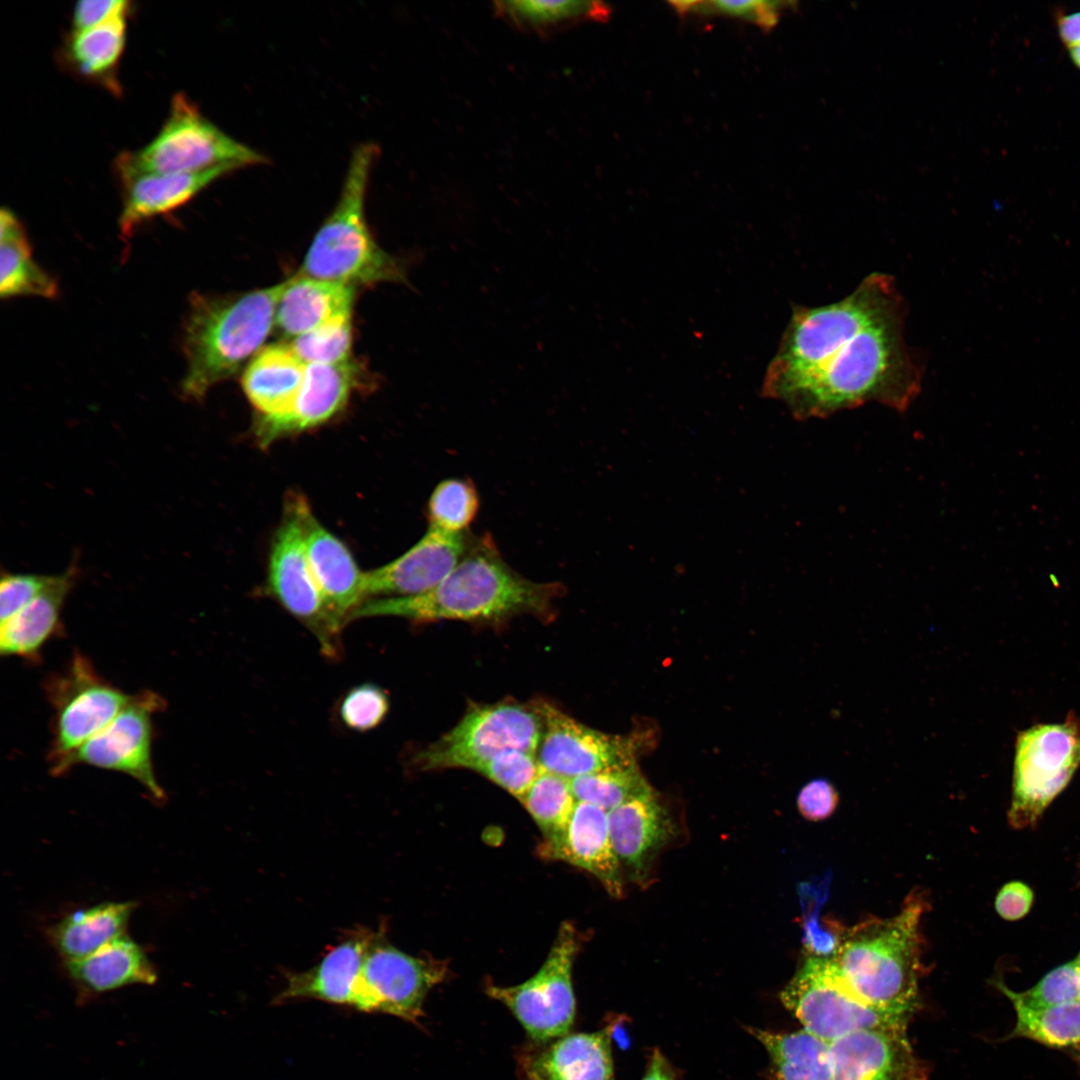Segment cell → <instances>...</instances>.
Returning a JSON list of instances; mask_svg holds the SVG:
<instances>
[{
	"mask_svg": "<svg viewBox=\"0 0 1080 1080\" xmlns=\"http://www.w3.org/2000/svg\"><path fill=\"white\" fill-rule=\"evenodd\" d=\"M1016 1013L1013 1029L1004 1038H1024L1060 1051L1080 1067V1002L1048 1008H1029L1012 1003Z\"/></svg>",
	"mask_w": 1080,
	"mask_h": 1080,
	"instance_id": "obj_33",
	"label": "cell"
},
{
	"mask_svg": "<svg viewBox=\"0 0 1080 1080\" xmlns=\"http://www.w3.org/2000/svg\"><path fill=\"white\" fill-rule=\"evenodd\" d=\"M565 592L559 582H535L512 568L489 534L474 535L465 554L430 590L413 596L366 600L351 620L395 616L414 622H500L528 614L552 616Z\"/></svg>",
	"mask_w": 1080,
	"mask_h": 1080,
	"instance_id": "obj_2",
	"label": "cell"
},
{
	"mask_svg": "<svg viewBox=\"0 0 1080 1080\" xmlns=\"http://www.w3.org/2000/svg\"><path fill=\"white\" fill-rule=\"evenodd\" d=\"M354 298L355 286L297 274L285 281L275 312L276 328L294 339L351 315Z\"/></svg>",
	"mask_w": 1080,
	"mask_h": 1080,
	"instance_id": "obj_25",
	"label": "cell"
},
{
	"mask_svg": "<svg viewBox=\"0 0 1080 1080\" xmlns=\"http://www.w3.org/2000/svg\"><path fill=\"white\" fill-rule=\"evenodd\" d=\"M474 771L519 800L537 777L540 765L536 754L508 749L482 763Z\"/></svg>",
	"mask_w": 1080,
	"mask_h": 1080,
	"instance_id": "obj_40",
	"label": "cell"
},
{
	"mask_svg": "<svg viewBox=\"0 0 1080 1080\" xmlns=\"http://www.w3.org/2000/svg\"><path fill=\"white\" fill-rule=\"evenodd\" d=\"M303 523L311 572L327 608L344 627L367 598L365 573L359 570L346 545L318 522L309 504Z\"/></svg>",
	"mask_w": 1080,
	"mask_h": 1080,
	"instance_id": "obj_21",
	"label": "cell"
},
{
	"mask_svg": "<svg viewBox=\"0 0 1080 1080\" xmlns=\"http://www.w3.org/2000/svg\"><path fill=\"white\" fill-rule=\"evenodd\" d=\"M53 708V740L48 755L54 775L66 772L70 757L105 728L127 705V695L104 680L87 657H72L65 671L46 682Z\"/></svg>",
	"mask_w": 1080,
	"mask_h": 1080,
	"instance_id": "obj_12",
	"label": "cell"
},
{
	"mask_svg": "<svg viewBox=\"0 0 1080 1080\" xmlns=\"http://www.w3.org/2000/svg\"><path fill=\"white\" fill-rule=\"evenodd\" d=\"M55 575L6 573L0 582L1 623L12 617L54 581Z\"/></svg>",
	"mask_w": 1080,
	"mask_h": 1080,
	"instance_id": "obj_43",
	"label": "cell"
},
{
	"mask_svg": "<svg viewBox=\"0 0 1080 1080\" xmlns=\"http://www.w3.org/2000/svg\"><path fill=\"white\" fill-rule=\"evenodd\" d=\"M479 507V494L471 480L445 479L437 484L428 500L429 527L449 533L467 532Z\"/></svg>",
	"mask_w": 1080,
	"mask_h": 1080,
	"instance_id": "obj_37",
	"label": "cell"
},
{
	"mask_svg": "<svg viewBox=\"0 0 1080 1080\" xmlns=\"http://www.w3.org/2000/svg\"><path fill=\"white\" fill-rule=\"evenodd\" d=\"M359 367L350 361L309 364L301 392L292 409L279 417L257 418L255 434L261 446L326 423L346 406L358 384Z\"/></svg>",
	"mask_w": 1080,
	"mask_h": 1080,
	"instance_id": "obj_17",
	"label": "cell"
},
{
	"mask_svg": "<svg viewBox=\"0 0 1080 1080\" xmlns=\"http://www.w3.org/2000/svg\"><path fill=\"white\" fill-rule=\"evenodd\" d=\"M1075 959H1076V960H1077V962H1078V963L1080 964V952H1079L1078 956H1077V957H1076Z\"/></svg>",
	"mask_w": 1080,
	"mask_h": 1080,
	"instance_id": "obj_50",
	"label": "cell"
},
{
	"mask_svg": "<svg viewBox=\"0 0 1080 1080\" xmlns=\"http://www.w3.org/2000/svg\"><path fill=\"white\" fill-rule=\"evenodd\" d=\"M495 14L505 22L527 33L548 36L584 21H602L610 15L603 2L584 0L495 1Z\"/></svg>",
	"mask_w": 1080,
	"mask_h": 1080,
	"instance_id": "obj_31",
	"label": "cell"
},
{
	"mask_svg": "<svg viewBox=\"0 0 1080 1080\" xmlns=\"http://www.w3.org/2000/svg\"><path fill=\"white\" fill-rule=\"evenodd\" d=\"M542 720L533 704L513 701L474 704L463 718L413 758L417 768L475 770L498 753L519 749L536 754Z\"/></svg>",
	"mask_w": 1080,
	"mask_h": 1080,
	"instance_id": "obj_9",
	"label": "cell"
},
{
	"mask_svg": "<svg viewBox=\"0 0 1080 1080\" xmlns=\"http://www.w3.org/2000/svg\"><path fill=\"white\" fill-rule=\"evenodd\" d=\"M541 855L579 867L595 876L613 897L623 895L621 863L613 848L608 812L577 801L566 825L543 840Z\"/></svg>",
	"mask_w": 1080,
	"mask_h": 1080,
	"instance_id": "obj_18",
	"label": "cell"
},
{
	"mask_svg": "<svg viewBox=\"0 0 1080 1080\" xmlns=\"http://www.w3.org/2000/svg\"><path fill=\"white\" fill-rule=\"evenodd\" d=\"M839 803L836 787L825 778H817L804 785L797 796L800 814L810 821L829 818Z\"/></svg>",
	"mask_w": 1080,
	"mask_h": 1080,
	"instance_id": "obj_44",
	"label": "cell"
},
{
	"mask_svg": "<svg viewBox=\"0 0 1080 1080\" xmlns=\"http://www.w3.org/2000/svg\"><path fill=\"white\" fill-rule=\"evenodd\" d=\"M613 848L620 863L642 881L656 852L671 840L675 826L653 791L608 812Z\"/></svg>",
	"mask_w": 1080,
	"mask_h": 1080,
	"instance_id": "obj_23",
	"label": "cell"
},
{
	"mask_svg": "<svg viewBox=\"0 0 1080 1080\" xmlns=\"http://www.w3.org/2000/svg\"><path fill=\"white\" fill-rule=\"evenodd\" d=\"M473 538L470 531L449 533L429 527L404 554L365 573L366 597H406L430 590L462 558Z\"/></svg>",
	"mask_w": 1080,
	"mask_h": 1080,
	"instance_id": "obj_16",
	"label": "cell"
},
{
	"mask_svg": "<svg viewBox=\"0 0 1080 1080\" xmlns=\"http://www.w3.org/2000/svg\"><path fill=\"white\" fill-rule=\"evenodd\" d=\"M1034 892L1022 881H1010L998 891L994 901L997 914L1004 920L1017 921L1031 910Z\"/></svg>",
	"mask_w": 1080,
	"mask_h": 1080,
	"instance_id": "obj_45",
	"label": "cell"
},
{
	"mask_svg": "<svg viewBox=\"0 0 1080 1080\" xmlns=\"http://www.w3.org/2000/svg\"><path fill=\"white\" fill-rule=\"evenodd\" d=\"M390 701L386 691L374 683H362L351 688L339 705L343 724L357 732L378 727L386 718Z\"/></svg>",
	"mask_w": 1080,
	"mask_h": 1080,
	"instance_id": "obj_41",
	"label": "cell"
},
{
	"mask_svg": "<svg viewBox=\"0 0 1080 1080\" xmlns=\"http://www.w3.org/2000/svg\"><path fill=\"white\" fill-rule=\"evenodd\" d=\"M1068 54L1072 64L1080 70V44L1068 48Z\"/></svg>",
	"mask_w": 1080,
	"mask_h": 1080,
	"instance_id": "obj_49",
	"label": "cell"
},
{
	"mask_svg": "<svg viewBox=\"0 0 1080 1080\" xmlns=\"http://www.w3.org/2000/svg\"><path fill=\"white\" fill-rule=\"evenodd\" d=\"M233 170L218 167L193 173L142 174L122 180L121 234L130 237L143 222L183 206L209 184Z\"/></svg>",
	"mask_w": 1080,
	"mask_h": 1080,
	"instance_id": "obj_24",
	"label": "cell"
},
{
	"mask_svg": "<svg viewBox=\"0 0 1080 1080\" xmlns=\"http://www.w3.org/2000/svg\"><path fill=\"white\" fill-rule=\"evenodd\" d=\"M532 704L542 720L536 752L542 769L573 779L632 758L624 738L588 727L547 701Z\"/></svg>",
	"mask_w": 1080,
	"mask_h": 1080,
	"instance_id": "obj_15",
	"label": "cell"
},
{
	"mask_svg": "<svg viewBox=\"0 0 1080 1080\" xmlns=\"http://www.w3.org/2000/svg\"><path fill=\"white\" fill-rule=\"evenodd\" d=\"M448 963L414 956L390 944L376 932L365 954L351 1006L381 1012L419 1025L428 993L448 976Z\"/></svg>",
	"mask_w": 1080,
	"mask_h": 1080,
	"instance_id": "obj_13",
	"label": "cell"
},
{
	"mask_svg": "<svg viewBox=\"0 0 1080 1080\" xmlns=\"http://www.w3.org/2000/svg\"><path fill=\"white\" fill-rule=\"evenodd\" d=\"M750 1032L769 1053L778 1080H833L829 1044L804 1029Z\"/></svg>",
	"mask_w": 1080,
	"mask_h": 1080,
	"instance_id": "obj_32",
	"label": "cell"
},
{
	"mask_svg": "<svg viewBox=\"0 0 1080 1080\" xmlns=\"http://www.w3.org/2000/svg\"><path fill=\"white\" fill-rule=\"evenodd\" d=\"M829 1049L833 1080H920L906 1028L856 1031Z\"/></svg>",
	"mask_w": 1080,
	"mask_h": 1080,
	"instance_id": "obj_20",
	"label": "cell"
},
{
	"mask_svg": "<svg viewBox=\"0 0 1080 1080\" xmlns=\"http://www.w3.org/2000/svg\"><path fill=\"white\" fill-rule=\"evenodd\" d=\"M126 15L115 16L97 26L72 31L67 57L83 76L111 82L126 39Z\"/></svg>",
	"mask_w": 1080,
	"mask_h": 1080,
	"instance_id": "obj_34",
	"label": "cell"
},
{
	"mask_svg": "<svg viewBox=\"0 0 1080 1080\" xmlns=\"http://www.w3.org/2000/svg\"><path fill=\"white\" fill-rule=\"evenodd\" d=\"M642 1080H675L672 1066L658 1049L653 1051Z\"/></svg>",
	"mask_w": 1080,
	"mask_h": 1080,
	"instance_id": "obj_48",
	"label": "cell"
},
{
	"mask_svg": "<svg viewBox=\"0 0 1080 1080\" xmlns=\"http://www.w3.org/2000/svg\"><path fill=\"white\" fill-rule=\"evenodd\" d=\"M285 282L231 296L193 295L184 322V397L201 400L238 372L261 348L275 323Z\"/></svg>",
	"mask_w": 1080,
	"mask_h": 1080,
	"instance_id": "obj_3",
	"label": "cell"
},
{
	"mask_svg": "<svg viewBox=\"0 0 1080 1080\" xmlns=\"http://www.w3.org/2000/svg\"><path fill=\"white\" fill-rule=\"evenodd\" d=\"M547 840L568 822L577 800L570 779L553 772L540 771L519 799Z\"/></svg>",
	"mask_w": 1080,
	"mask_h": 1080,
	"instance_id": "obj_36",
	"label": "cell"
},
{
	"mask_svg": "<svg viewBox=\"0 0 1080 1080\" xmlns=\"http://www.w3.org/2000/svg\"><path fill=\"white\" fill-rule=\"evenodd\" d=\"M65 967L81 999L129 985H152L157 980L144 949L125 935L83 959L65 963Z\"/></svg>",
	"mask_w": 1080,
	"mask_h": 1080,
	"instance_id": "obj_27",
	"label": "cell"
},
{
	"mask_svg": "<svg viewBox=\"0 0 1080 1080\" xmlns=\"http://www.w3.org/2000/svg\"><path fill=\"white\" fill-rule=\"evenodd\" d=\"M129 4L126 0L78 1L73 11V31L86 30L115 16L127 14Z\"/></svg>",
	"mask_w": 1080,
	"mask_h": 1080,
	"instance_id": "obj_46",
	"label": "cell"
},
{
	"mask_svg": "<svg viewBox=\"0 0 1080 1080\" xmlns=\"http://www.w3.org/2000/svg\"><path fill=\"white\" fill-rule=\"evenodd\" d=\"M906 305L891 275L873 272L842 299L793 308L762 393L798 420L878 403L905 412L922 369L904 336Z\"/></svg>",
	"mask_w": 1080,
	"mask_h": 1080,
	"instance_id": "obj_1",
	"label": "cell"
},
{
	"mask_svg": "<svg viewBox=\"0 0 1080 1080\" xmlns=\"http://www.w3.org/2000/svg\"><path fill=\"white\" fill-rule=\"evenodd\" d=\"M164 706L163 698L153 691L132 695L105 728L74 752L66 771L77 764H86L122 772L137 780L155 800H164L165 793L156 780L152 761L153 716Z\"/></svg>",
	"mask_w": 1080,
	"mask_h": 1080,
	"instance_id": "obj_14",
	"label": "cell"
},
{
	"mask_svg": "<svg viewBox=\"0 0 1080 1080\" xmlns=\"http://www.w3.org/2000/svg\"><path fill=\"white\" fill-rule=\"evenodd\" d=\"M307 505L300 494L287 497L282 521L272 540L267 587L281 606L314 634L321 652L336 659L341 655L343 627L327 608L310 569L303 523Z\"/></svg>",
	"mask_w": 1080,
	"mask_h": 1080,
	"instance_id": "obj_10",
	"label": "cell"
},
{
	"mask_svg": "<svg viewBox=\"0 0 1080 1080\" xmlns=\"http://www.w3.org/2000/svg\"><path fill=\"white\" fill-rule=\"evenodd\" d=\"M803 1029L830 1044L856 1031L906 1028L909 1017L878 1009L847 983L833 957L808 955L780 993Z\"/></svg>",
	"mask_w": 1080,
	"mask_h": 1080,
	"instance_id": "obj_8",
	"label": "cell"
},
{
	"mask_svg": "<svg viewBox=\"0 0 1080 1080\" xmlns=\"http://www.w3.org/2000/svg\"><path fill=\"white\" fill-rule=\"evenodd\" d=\"M1056 31L1060 41L1068 49L1080 44V10L1055 12Z\"/></svg>",
	"mask_w": 1080,
	"mask_h": 1080,
	"instance_id": "obj_47",
	"label": "cell"
},
{
	"mask_svg": "<svg viewBox=\"0 0 1080 1080\" xmlns=\"http://www.w3.org/2000/svg\"><path fill=\"white\" fill-rule=\"evenodd\" d=\"M1080 767V718L1069 712L1059 723H1038L1018 732L1008 822L1033 828L1066 789Z\"/></svg>",
	"mask_w": 1080,
	"mask_h": 1080,
	"instance_id": "obj_7",
	"label": "cell"
},
{
	"mask_svg": "<svg viewBox=\"0 0 1080 1080\" xmlns=\"http://www.w3.org/2000/svg\"><path fill=\"white\" fill-rule=\"evenodd\" d=\"M266 162L262 154L225 134L178 93L155 138L140 150L121 154L117 166L124 180L142 174L193 173L218 167L236 170Z\"/></svg>",
	"mask_w": 1080,
	"mask_h": 1080,
	"instance_id": "obj_6",
	"label": "cell"
},
{
	"mask_svg": "<svg viewBox=\"0 0 1080 1080\" xmlns=\"http://www.w3.org/2000/svg\"><path fill=\"white\" fill-rule=\"evenodd\" d=\"M790 2L776 1H679L673 2L679 12L719 14L750 21L761 28L776 25L781 12Z\"/></svg>",
	"mask_w": 1080,
	"mask_h": 1080,
	"instance_id": "obj_42",
	"label": "cell"
},
{
	"mask_svg": "<svg viewBox=\"0 0 1080 1080\" xmlns=\"http://www.w3.org/2000/svg\"><path fill=\"white\" fill-rule=\"evenodd\" d=\"M926 905L924 896L913 894L895 916L864 920L839 935L831 957L850 987L870 1005L907 1017L915 1009L919 926Z\"/></svg>",
	"mask_w": 1080,
	"mask_h": 1080,
	"instance_id": "obj_4",
	"label": "cell"
},
{
	"mask_svg": "<svg viewBox=\"0 0 1080 1080\" xmlns=\"http://www.w3.org/2000/svg\"><path fill=\"white\" fill-rule=\"evenodd\" d=\"M306 364H338L350 361L351 315L341 316L292 339L289 345Z\"/></svg>",
	"mask_w": 1080,
	"mask_h": 1080,
	"instance_id": "obj_39",
	"label": "cell"
},
{
	"mask_svg": "<svg viewBox=\"0 0 1080 1080\" xmlns=\"http://www.w3.org/2000/svg\"><path fill=\"white\" fill-rule=\"evenodd\" d=\"M78 566L71 563L39 596L1 623L0 653L29 660L39 658L46 642L60 631L61 611L75 584Z\"/></svg>",
	"mask_w": 1080,
	"mask_h": 1080,
	"instance_id": "obj_28",
	"label": "cell"
},
{
	"mask_svg": "<svg viewBox=\"0 0 1080 1080\" xmlns=\"http://www.w3.org/2000/svg\"><path fill=\"white\" fill-rule=\"evenodd\" d=\"M579 945L576 928L563 922L532 977L514 986L486 985L488 996L508 1008L532 1042L544 1043L570 1033L576 1015L572 968Z\"/></svg>",
	"mask_w": 1080,
	"mask_h": 1080,
	"instance_id": "obj_11",
	"label": "cell"
},
{
	"mask_svg": "<svg viewBox=\"0 0 1080 1080\" xmlns=\"http://www.w3.org/2000/svg\"><path fill=\"white\" fill-rule=\"evenodd\" d=\"M378 154L374 143L354 149L338 202L316 233L298 274L355 287L384 282L410 285L409 263L377 244L365 218L366 191Z\"/></svg>",
	"mask_w": 1080,
	"mask_h": 1080,
	"instance_id": "obj_5",
	"label": "cell"
},
{
	"mask_svg": "<svg viewBox=\"0 0 1080 1080\" xmlns=\"http://www.w3.org/2000/svg\"><path fill=\"white\" fill-rule=\"evenodd\" d=\"M135 902H104L74 911L47 929L65 963L83 959L125 934Z\"/></svg>",
	"mask_w": 1080,
	"mask_h": 1080,
	"instance_id": "obj_29",
	"label": "cell"
},
{
	"mask_svg": "<svg viewBox=\"0 0 1080 1080\" xmlns=\"http://www.w3.org/2000/svg\"><path fill=\"white\" fill-rule=\"evenodd\" d=\"M307 365L290 346L261 348L247 364L241 384L258 418L288 413L301 392Z\"/></svg>",
	"mask_w": 1080,
	"mask_h": 1080,
	"instance_id": "obj_26",
	"label": "cell"
},
{
	"mask_svg": "<svg viewBox=\"0 0 1080 1080\" xmlns=\"http://www.w3.org/2000/svg\"><path fill=\"white\" fill-rule=\"evenodd\" d=\"M375 931L358 929L329 950L312 968L286 972L285 985L273 1002L314 999L351 1006L354 988Z\"/></svg>",
	"mask_w": 1080,
	"mask_h": 1080,
	"instance_id": "obj_22",
	"label": "cell"
},
{
	"mask_svg": "<svg viewBox=\"0 0 1080 1080\" xmlns=\"http://www.w3.org/2000/svg\"><path fill=\"white\" fill-rule=\"evenodd\" d=\"M0 295L2 298L38 296L54 298L56 280L34 260L22 223L9 209L0 213Z\"/></svg>",
	"mask_w": 1080,
	"mask_h": 1080,
	"instance_id": "obj_30",
	"label": "cell"
},
{
	"mask_svg": "<svg viewBox=\"0 0 1080 1080\" xmlns=\"http://www.w3.org/2000/svg\"><path fill=\"white\" fill-rule=\"evenodd\" d=\"M517 1066L523 1080H615L610 1030L531 1041L519 1050Z\"/></svg>",
	"mask_w": 1080,
	"mask_h": 1080,
	"instance_id": "obj_19",
	"label": "cell"
},
{
	"mask_svg": "<svg viewBox=\"0 0 1080 1080\" xmlns=\"http://www.w3.org/2000/svg\"><path fill=\"white\" fill-rule=\"evenodd\" d=\"M991 984L1011 1003L1029 1008H1048L1080 1002V964L1076 959L1047 972L1027 990L1017 992L999 978Z\"/></svg>",
	"mask_w": 1080,
	"mask_h": 1080,
	"instance_id": "obj_38",
	"label": "cell"
},
{
	"mask_svg": "<svg viewBox=\"0 0 1080 1080\" xmlns=\"http://www.w3.org/2000/svg\"><path fill=\"white\" fill-rule=\"evenodd\" d=\"M570 782L577 801L594 804L607 812L652 791L632 758Z\"/></svg>",
	"mask_w": 1080,
	"mask_h": 1080,
	"instance_id": "obj_35",
	"label": "cell"
}]
</instances>
